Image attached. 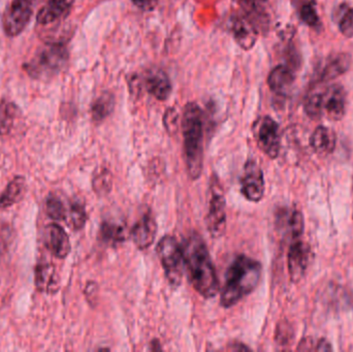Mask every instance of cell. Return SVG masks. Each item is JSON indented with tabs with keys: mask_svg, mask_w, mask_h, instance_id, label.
<instances>
[{
	"mask_svg": "<svg viewBox=\"0 0 353 352\" xmlns=\"http://www.w3.org/2000/svg\"><path fill=\"white\" fill-rule=\"evenodd\" d=\"M288 218V229L292 240L300 239L304 233V216L299 210H294L286 216Z\"/></svg>",
	"mask_w": 353,
	"mask_h": 352,
	"instance_id": "obj_31",
	"label": "cell"
},
{
	"mask_svg": "<svg viewBox=\"0 0 353 352\" xmlns=\"http://www.w3.org/2000/svg\"><path fill=\"white\" fill-rule=\"evenodd\" d=\"M208 231L213 238H220L224 235L226 229V204L219 182L215 180L212 184L211 198L209 211L205 218Z\"/></svg>",
	"mask_w": 353,
	"mask_h": 352,
	"instance_id": "obj_8",
	"label": "cell"
},
{
	"mask_svg": "<svg viewBox=\"0 0 353 352\" xmlns=\"http://www.w3.org/2000/svg\"><path fill=\"white\" fill-rule=\"evenodd\" d=\"M145 87L151 95L159 99L165 101L172 92V83L169 76L159 68H152L145 76Z\"/></svg>",
	"mask_w": 353,
	"mask_h": 352,
	"instance_id": "obj_17",
	"label": "cell"
},
{
	"mask_svg": "<svg viewBox=\"0 0 353 352\" xmlns=\"http://www.w3.org/2000/svg\"><path fill=\"white\" fill-rule=\"evenodd\" d=\"M182 250L185 268L193 289L205 299L215 297L219 291V281L203 238L199 234H191Z\"/></svg>",
	"mask_w": 353,
	"mask_h": 352,
	"instance_id": "obj_1",
	"label": "cell"
},
{
	"mask_svg": "<svg viewBox=\"0 0 353 352\" xmlns=\"http://www.w3.org/2000/svg\"><path fill=\"white\" fill-rule=\"evenodd\" d=\"M241 192L246 200L259 203L265 194V179L261 167L255 161H248L244 165L241 179Z\"/></svg>",
	"mask_w": 353,
	"mask_h": 352,
	"instance_id": "obj_9",
	"label": "cell"
},
{
	"mask_svg": "<svg viewBox=\"0 0 353 352\" xmlns=\"http://www.w3.org/2000/svg\"><path fill=\"white\" fill-rule=\"evenodd\" d=\"M112 185H113V177L111 172L105 167L97 169V173L93 176V190L99 196H105L111 191Z\"/></svg>",
	"mask_w": 353,
	"mask_h": 352,
	"instance_id": "obj_27",
	"label": "cell"
},
{
	"mask_svg": "<svg viewBox=\"0 0 353 352\" xmlns=\"http://www.w3.org/2000/svg\"><path fill=\"white\" fill-rule=\"evenodd\" d=\"M315 351H333V349H332V345L330 344V342H327L325 339H321V340L319 341V343H317L316 347H315Z\"/></svg>",
	"mask_w": 353,
	"mask_h": 352,
	"instance_id": "obj_37",
	"label": "cell"
},
{
	"mask_svg": "<svg viewBox=\"0 0 353 352\" xmlns=\"http://www.w3.org/2000/svg\"><path fill=\"white\" fill-rule=\"evenodd\" d=\"M46 211L48 216L53 220L63 221L68 217V212L63 203L55 196H50L46 200Z\"/></svg>",
	"mask_w": 353,
	"mask_h": 352,
	"instance_id": "obj_30",
	"label": "cell"
},
{
	"mask_svg": "<svg viewBox=\"0 0 353 352\" xmlns=\"http://www.w3.org/2000/svg\"><path fill=\"white\" fill-rule=\"evenodd\" d=\"M99 239L108 245H119L126 240L125 229L117 223L105 221L99 229Z\"/></svg>",
	"mask_w": 353,
	"mask_h": 352,
	"instance_id": "obj_25",
	"label": "cell"
},
{
	"mask_svg": "<svg viewBox=\"0 0 353 352\" xmlns=\"http://www.w3.org/2000/svg\"><path fill=\"white\" fill-rule=\"evenodd\" d=\"M352 58L350 54L339 53L332 58L327 65L323 68L321 74V81L323 83L331 82L338 76H342L350 70L352 66Z\"/></svg>",
	"mask_w": 353,
	"mask_h": 352,
	"instance_id": "obj_21",
	"label": "cell"
},
{
	"mask_svg": "<svg viewBox=\"0 0 353 352\" xmlns=\"http://www.w3.org/2000/svg\"><path fill=\"white\" fill-rule=\"evenodd\" d=\"M176 119H178V114H176L173 109L168 110L165 118V127L168 128V132H172L173 130H176Z\"/></svg>",
	"mask_w": 353,
	"mask_h": 352,
	"instance_id": "obj_34",
	"label": "cell"
},
{
	"mask_svg": "<svg viewBox=\"0 0 353 352\" xmlns=\"http://www.w3.org/2000/svg\"><path fill=\"white\" fill-rule=\"evenodd\" d=\"M261 262L246 256H236L226 273L220 296L221 305L224 308L232 307L250 295L261 281Z\"/></svg>",
	"mask_w": 353,
	"mask_h": 352,
	"instance_id": "obj_2",
	"label": "cell"
},
{
	"mask_svg": "<svg viewBox=\"0 0 353 352\" xmlns=\"http://www.w3.org/2000/svg\"><path fill=\"white\" fill-rule=\"evenodd\" d=\"M157 252L168 280L173 287H179L182 282L185 268L182 247L175 238L165 236L159 242Z\"/></svg>",
	"mask_w": 353,
	"mask_h": 352,
	"instance_id": "obj_5",
	"label": "cell"
},
{
	"mask_svg": "<svg viewBox=\"0 0 353 352\" xmlns=\"http://www.w3.org/2000/svg\"><path fill=\"white\" fill-rule=\"evenodd\" d=\"M43 240L46 247L55 258L63 260L70 254L72 249L70 238L60 225L56 223L47 225L43 234Z\"/></svg>",
	"mask_w": 353,
	"mask_h": 352,
	"instance_id": "obj_13",
	"label": "cell"
},
{
	"mask_svg": "<svg viewBox=\"0 0 353 352\" xmlns=\"http://www.w3.org/2000/svg\"><path fill=\"white\" fill-rule=\"evenodd\" d=\"M244 14L259 33H267L271 26L269 0H239Z\"/></svg>",
	"mask_w": 353,
	"mask_h": 352,
	"instance_id": "obj_11",
	"label": "cell"
},
{
	"mask_svg": "<svg viewBox=\"0 0 353 352\" xmlns=\"http://www.w3.org/2000/svg\"><path fill=\"white\" fill-rule=\"evenodd\" d=\"M97 291H99V287H97V283H87L86 289H85V297H86L89 304H93L97 302Z\"/></svg>",
	"mask_w": 353,
	"mask_h": 352,
	"instance_id": "obj_35",
	"label": "cell"
},
{
	"mask_svg": "<svg viewBox=\"0 0 353 352\" xmlns=\"http://www.w3.org/2000/svg\"><path fill=\"white\" fill-rule=\"evenodd\" d=\"M253 134L259 148L270 158H277L281 145L277 122L270 116H263L253 125Z\"/></svg>",
	"mask_w": 353,
	"mask_h": 352,
	"instance_id": "obj_6",
	"label": "cell"
},
{
	"mask_svg": "<svg viewBox=\"0 0 353 352\" xmlns=\"http://www.w3.org/2000/svg\"><path fill=\"white\" fill-rule=\"evenodd\" d=\"M157 234V220L151 213H147L136 223L134 229H132V241L139 249H147L154 243Z\"/></svg>",
	"mask_w": 353,
	"mask_h": 352,
	"instance_id": "obj_15",
	"label": "cell"
},
{
	"mask_svg": "<svg viewBox=\"0 0 353 352\" xmlns=\"http://www.w3.org/2000/svg\"><path fill=\"white\" fill-rule=\"evenodd\" d=\"M16 117V105L10 101H0V136L8 134L12 130Z\"/></svg>",
	"mask_w": 353,
	"mask_h": 352,
	"instance_id": "obj_26",
	"label": "cell"
},
{
	"mask_svg": "<svg viewBox=\"0 0 353 352\" xmlns=\"http://www.w3.org/2000/svg\"><path fill=\"white\" fill-rule=\"evenodd\" d=\"M34 283L37 291L55 293L59 291L60 280L55 266L48 262L37 265L34 272Z\"/></svg>",
	"mask_w": 353,
	"mask_h": 352,
	"instance_id": "obj_18",
	"label": "cell"
},
{
	"mask_svg": "<svg viewBox=\"0 0 353 352\" xmlns=\"http://www.w3.org/2000/svg\"><path fill=\"white\" fill-rule=\"evenodd\" d=\"M310 246L301 240H294L288 254V273L294 282L302 280L310 262Z\"/></svg>",
	"mask_w": 353,
	"mask_h": 352,
	"instance_id": "obj_10",
	"label": "cell"
},
{
	"mask_svg": "<svg viewBox=\"0 0 353 352\" xmlns=\"http://www.w3.org/2000/svg\"><path fill=\"white\" fill-rule=\"evenodd\" d=\"M323 112L333 121L343 119L346 113V92L341 85L334 84L323 92Z\"/></svg>",
	"mask_w": 353,
	"mask_h": 352,
	"instance_id": "obj_12",
	"label": "cell"
},
{
	"mask_svg": "<svg viewBox=\"0 0 353 352\" xmlns=\"http://www.w3.org/2000/svg\"><path fill=\"white\" fill-rule=\"evenodd\" d=\"M132 2L137 8L146 10V12L154 10L159 4V0H132Z\"/></svg>",
	"mask_w": 353,
	"mask_h": 352,
	"instance_id": "obj_36",
	"label": "cell"
},
{
	"mask_svg": "<svg viewBox=\"0 0 353 352\" xmlns=\"http://www.w3.org/2000/svg\"><path fill=\"white\" fill-rule=\"evenodd\" d=\"M115 99L114 95L110 92H105L95 99L91 107V117L95 123H101L105 118L109 117L110 114L114 110Z\"/></svg>",
	"mask_w": 353,
	"mask_h": 352,
	"instance_id": "obj_24",
	"label": "cell"
},
{
	"mask_svg": "<svg viewBox=\"0 0 353 352\" xmlns=\"http://www.w3.org/2000/svg\"><path fill=\"white\" fill-rule=\"evenodd\" d=\"M74 0H49L37 12V22L41 26L54 24L70 14Z\"/></svg>",
	"mask_w": 353,
	"mask_h": 352,
	"instance_id": "obj_16",
	"label": "cell"
},
{
	"mask_svg": "<svg viewBox=\"0 0 353 352\" xmlns=\"http://www.w3.org/2000/svg\"><path fill=\"white\" fill-rule=\"evenodd\" d=\"M304 110L305 113L311 119H321L323 114V92H312L308 94L305 99Z\"/></svg>",
	"mask_w": 353,
	"mask_h": 352,
	"instance_id": "obj_28",
	"label": "cell"
},
{
	"mask_svg": "<svg viewBox=\"0 0 353 352\" xmlns=\"http://www.w3.org/2000/svg\"><path fill=\"white\" fill-rule=\"evenodd\" d=\"M68 225L74 229L80 231L85 227L87 222V212L85 206L81 203L74 202L70 204V212H68ZM68 218V217H66Z\"/></svg>",
	"mask_w": 353,
	"mask_h": 352,
	"instance_id": "obj_29",
	"label": "cell"
},
{
	"mask_svg": "<svg viewBox=\"0 0 353 352\" xmlns=\"http://www.w3.org/2000/svg\"><path fill=\"white\" fill-rule=\"evenodd\" d=\"M182 134L187 173L191 180H197L203 167V122L201 107L195 103L185 105Z\"/></svg>",
	"mask_w": 353,
	"mask_h": 352,
	"instance_id": "obj_3",
	"label": "cell"
},
{
	"mask_svg": "<svg viewBox=\"0 0 353 352\" xmlns=\"http://www.w3.org/2000/svg\"><path fill=\"white\" fill-rule=\"evenodd\" d=\"M310 145L315 153L321 156L332 154L337 145L335 132L327 126H319L310 138Z\"/></svg>",
	"mask_w": 353,
	"mask_h": 352,
	"instance_id": "obj_19",
	"label": "cell"
},
{
	"mask_svg": "<svg viewBox=\"0 0 353 352\" xmlns=\"http://www.w3.org/2000/svg\"><path fill=\"white\" fill-rule=\"evenodd\" d=\"M292 339V328L286 322H282L277 328L276 333V340L280 345H288Z\"/></svg>",
	"mask_w": 353,
	"mask_h": 352,
	"instance_id": "obj_33",
	"label": "cell"
},
{
	"mask_svg": "<svg viewBox=\"0 0 353 352\" xmlns=\"http://www.w3.org/2000/svg\"><path fill=\"white\" fill-rule=\"evenodd\" d=\"M292 4L303 23L313 29H321V20L315 0H292Z\"/></svg>",
	"mask_w": 353,
	"mask_h": 352,
	"instance_id": "obj_22",
	"label": "cell"
},
{
	"mask_svg": "<svg viewBox=\"0 0 353 352\" xmlns=\"http://www.w3.org/2000/svg\"><path fill=\"white\" fill-rule=\"evenodd\" d=\"M68 61V51L64 43H49L37 50L25 62V72L37 80H49L59 74Z\"/></svg>",
	"mask_w": 353,
	"mask_h": 352,
	"instance_id": "obj_4",
	"label": "cell"
},
{
	"mask_svg": "<svg viewBox=\"0 0 353 352\" xmlns=\"http://www.w3.org/2000/svg\"><path fill=\"white\" fill-rule=\"evenodd\" d=\"M26 180L24 177H16L8 184L0 196V209L10 208L20 202L26 192Z\"/></svg>",
	"mask_w": 353,
	"mask_h": 352,
	"instance_id": "obj_23",
	"label": "cell"
},
{
	"mask_svg": "<svg viewBox=\"0 0 353 352\" xmlns=\"http://www.w3.org/2000/svg\"><path fill=\"white\" fill-rule=\"evenodd\" d=\"M296 76L294 70L288 65H278L270 72L268 85L274 93L284 94L294 85Z\"/></svg>",
	"mask_w": 353,
	"mask_h": 352,
	"instance_id": "obj_20",
	"label": "cell"
},
{
	"mask_svg": "<svg viewBox=\"0 0 353 352\" xmlns=\"http://www.w3.org/2000/svg\"><path fill=\"white\" fill-rule=\"evenodd\" d=\"M34 3L29 0H12L4 10L2 25L8 37L20 34L30 21Z\"/></svg>",
	"mask_w": 353,
	"mask_h": 352,
	"instance_id": "obj_7",
	"label": "cell"
},
{
	"mask_svg": "<svg viewBox=\"0 0 353 352\" xmlns=\"http://www.w3.org/2000/svg\"><path fill=\"white\" fill-rule=\"evenodd\" d=\"M232 31L236 43L246 51L254 47L259 35L254 25L242 14L232 18Z\"/></svg>",
	"mask_w": 353,
	"mask_h": 352,
	"instance_id": "obj_14",
	"label": "cell"
},
{
	"mask_svg": "<svg viewBox=\"0 0 353 352\" xmlns=\"http://www.w3.org/2000/svg\"><path fill=\"white\" fill-rule=\"evenodd\" d=\"M339 30L344 37L347 39L353 37V8H350L348 6H344L342 10L341 14H340L339 21Z\"/></svg>",
	"mask_w": 353,
	"mask_h": 352,
	"instance_id": "obj_32",
	"label": "cell"
}]
</instances>
